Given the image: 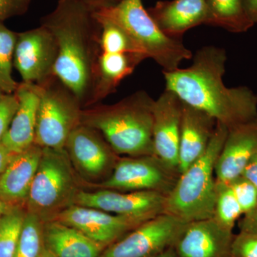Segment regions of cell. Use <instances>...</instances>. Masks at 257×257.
<instances>
[{
    "label": "cell",
    "instance_id": "cell-31",
    "mask_svg": "<svg viewBox=\"0 0 257 257\" xmlns=\"http://www.w3.org/2000/svg\"><path fill=\"white\" fill-rule=\"evenodd\" d=\"M231 254L232 257H257V233L240 231L234 235Z\"/></svg>",
    "mask_w": 257,
    "mask_h": 257
},
{
    "label": "cell",
    "instance_id": "cell-39",
    "mask_svg": "<svg viewBox=\"0 0 257 257\" xmlns=\"http://www.w3.org/2000/svg\"><path fill=\"white\" fill-rule=\"evenodd\" d=\"M155 257H177V255H176L175 250L172 247L170 248V249L167 250L165 252Z\"/></svg>",
    "mask_w": 257,
    "mask_h": 257
},
{
    "label": "cell",
    "instance_id": "cell-3",
    "mask_svg": "<svg viewBox=\"0 0 257 257\" xmlns=\"http://www.w3.org/2000/svg\"><path fill=\"white\" fill-rule=\"evenodd\" d=\"M154 101L145 91H137L114 104L84 108L81 124L99 132L115 153L151 156Z\"/></svg>",
    "mask_w": 257,
    "mask_h": 257
},
{
    "label": "cell",
    "instance_id": "cell-10",
    "mask_svg": "<svg viewBox=\"0 0 257 257\" xmlns=\"http://www.w3.org/2000/svg\"><path fill=\"white\" fill-rule=\"evenodd\" d=\"M57 53L55 37L40 25L17 33L13 64L23 82L40 84L53 75Z\"/></svg>",
    "mask_w": 257,
    "mask_h": 257
},
{
    "label": "cell",
    "instance_id": "cell-18",
    "mask_svg": "<svg viewBox=\"0 0 257 257\" xmlns=\"http://www.w3.org/2000/svg\"><path fill=\"white\" fill-rule=\"evenodd\" d=\"M14 94L19 101L18 109L2 145L15 155L35 144L40 89L37 84L22 82Z\"/></svg>",
    "mask_w": 257,
    "mask_h": 257
},
{
    "label": "cell",
    "instance_id": "cell-2",
    "mask_svg": "<svg viewBox=\"0 0 257 257\" xmlns=\"http://www.w3.org/2000/svg\"><path fill=\"white\" fill-rule=\"evenodd\" d=\"M40 25L57 43L54 74L77 96L84 109L92 106L101 31L94 12L82 0H59Z\"/></svg>",
    "mask_w": 257,
    "mask_h": 257
},
{
    "label": "cell",
    "instance_id": "cell-35",
    "mask_svg": "<svg viewBox=\"0 0 257 257\" xmlns=\"http://www.w3.org/2000/svg\"><path fill=\"white\" fill-rule=\"evenodd\" d=\"M82 1L85 3L91 10L95 12L112 6L116 4L119 0H82Z\"/></svg>",
    "mask_w": 257,
    "mask_h": 257
},
{
    "label": "cell",
    "instance_id": "cell-30",
    "mask_svg": "<svg viewBox=\"0 0 257 257\" xmlns=\"http://www.w3.org/2000/svg\"><path fill=\"white\" fill-rule=\"evenodd\" d=\"M19 106V101L13 94H4L0 98V144L9 130Z\"/></svg>",
    "mask_w": 257,
    "mask_h": 257
},
{
    "label": "cell",
    "instance_id": "cell-13",
    "mask_svg": "<svg viewBox=\"0 0 257 257\" xmlns=\"http://www.w3.org/2000/svg\"><path fill=\"white\" fill-rule=\"evenodd\" d=\"M152 112L154 155L178 173L182 101L175 93L165 89L154 101Z\"/></svg>",
    "mask_w": 257,
    "mask_h": 257
},
{
    "label": "cell",
    "instance_id": "cell-17",
    "mask_svg": "<svg viewBox=\"0 0 257 257\" xmlns=\"http://www.w3.org/2000/svg\"><path fill=\"white\" fill-rule=\"evenodd\" d=\"M147 11L161 31L176 40H182L191 29L207 25V0L160 1Z\"/></svg>",
    "mask_w": 257,
    "mask_h": 257
},
{
    "label": "cell",
    "instance_id": "cell-40",
    "mask_svg": "<svg viewBox=\"0 0 257 257\" xmlns=\"http://www.w3.org/2000/svg\"><path fill=\"white\" fill-rule=\"evenodd\" d=\"M40 257H54V256L50 252V251H48V250L46 248H45L43 253H42L41 256Z\"/></svg>",
    "mask_w": 257,
    "mask_h": 257
},
{
    "label": "cell",
    "instance_id": "cell-41",
    "mask_svg": "<svg viewBox=\"0 0 257 257\" xmlns=\"http://www.w3.org/2000/svg\"><path fill=\"white\" fill-rule=\"evenodd\" d=\"M5 94V93L3 92V90H2L1 89H0V98L2 97V96H3V94Z\"/></svg>",
    "mask_w": 257,
    "mask_h": 257
},
{
    "label": "cell",
    "instance_id": "cell-36",
    "mask_svg": "<svg viewBox=\"0 0 257 257\" xmlns=\"http://www.w3.org/2000/svg\"><path fill=\"white\" fill-rule=\"evenodd\" d=\"M246 15L254 25L257 24V0H242Z\"/></svg>",
    "mask_w": 257,
    "mask_h": 257
},
{
    "label": "cell",
    "instance_id": "cell-26",
    "mask_svg": "<svg viewBox=\"0 0 257 257\" xmlns=\"http://www.w3.org/2000/svg\"><path fill=\"white\" fill-rule=\"evenodd\" d=\"M17 33L0 23V89L5 94H13L19 83L12 75Z\"/></svg>",
    "mask_w": 257,
    "mask_h": 257
},
{
    "label": "cell",
    "instance_id": "cell-20",
    "mask_svg": "<svg viewBox=\"0 0 257 257\" xmlns=\"http://www.w3.org/2000/svg\"><path fill=\"white\" fill-rule=\"evenodd\" d=\"M43 148L39 145L15 154L0 176V199L11 207L28 200L29 193L41 160Z\"/></svg>",
    "mask_w": 257,
    "mask_h": 257
},
{
    "label": "cell",
    "instance_id": "cell-24",
    "mask_svg": "<svg viewBox=\"0 0 257 257\" xmlns=\"http://www.w3.org/2000/svg\"><path fill=\"white\" fill-rule=\"evenodd\" d=\"M44 221L27 211L14 257H40L45 249Z\"/></svg>",
    "mask_w": 257,
    "mask_h": 257
},
{
    "label": "cell",
    "instance_id": "cell-19",
    "mask_svg": "<svg viewBox=\"0 0 257 257\" xmlns=\"http://www.w3.org/2000/svg\"><path fill=\"white\" fill-rule=\"evenodd\" d=\"M216 124V120L209 114L182 102L179 150V175L206 151L215 131Z\"/></svg>",
    "mask_w": 257,
    "mask_h": 257
},
{
    "label": "cell",
    "instance_id": "cell-7",
    "mask_svg": "<svg viewBox=\"0 0 257 257\" xmlns=\"http://www.w3.org/2000/svg\"><path fill=\"white\" fill-rule=\"evenodd\" d=\"M35 144L63 150L69 135L81 124L82 107L78 98L55 74L40 84Z\"/></svg>",
    "mask_w": 257,
    "mask_h": 257
},
{
    "label": "cell",
    "instance_id": "cell-5",
    "mask_svg": "<svg viewBox=\"0 0 257 257\" xmlns=\"http://www.w3.org/2000/svg\"><path fill=\"white\" fill-rule=\"evenodd\" d=\"M99 18L115 24L124 30L137 45L163 69L175 70L192 53L182 40L170 38L157 26L144 8L142 0H119L116 4L94 12Z\"/></svg>",
    "mask_w": 257,
    "mask_h": 257
},
{
    "label": "cell",
    "instance_id": "cell-32",
    "mask_svg": "<svg viewBox=\"0 0 257 257\" xmlns=\"http://www.w3.org/2000/svg\"><path fill=\"white\" fill-rule=\"evenodd\" d=\"M31 0H0V23L13 17L25 14Z\"/></svg>",
    "mask_w": 257,
    "mask_h": 257
},
{
    "label": "cell",
    "instance_id": "cell-12",
    "mask_svg": "<svg viewBox=\"0 0 257 257\" xmlns=\"http://www.w3.org/2000/svg\"><path fill=\"white\" fill-rule=\"evenodd\" d=\"M53 220L78 229L89 239L106 248L149 219L116 215L94 208L73 204L59 213Z\"/></svg>",
    "mask_w": 257,
    "mask_h": 257
},
{
    "label": "cell",
    "instance_id": "cell-28",
    "mask_svg": "<svg viewBox=\"0 0 257 257\" xmlns=\"http://www.w3.org/2000/svg\"><path fill=\"white\" fill-rule=\"evenodd\" d=\"M243 214L239 202L228 184L216 182V197L214 216L226 229L232 231L235 223Z\"/></svg>",
    "mask_w": 257,
    "mask_h": 257
},
{
    "label": "cell",
    "instance_id": "cell-29",
    "mask_svg": "<svg viewBox=\"0 0 257 257\" xmlns=\"http://www.w3.org/2000/svg\"><path fill=\"white\" fill-rule=\"evenodd\" d=\"M239 202L243 214H247L257 205V189L247 179L240 175L228 183Z\"/></svg>",
    "mask_w": 257,
    "mask_h": 257
},
{
    "label": "cell",
    "instance_id": "cell-33",
    "mask_svg": "<svg viewBox=\"0 0 257 257\" xmlns=\"http://www.w3.org/2000/svg\"><path fill=\"white\" fill-rule=\"evenodd\" d=\"M239 229L242 232L257 233V205L253 211L245 214L240 221Z\"/></svg>",
    "mask_w": 257,
    "mask_h": 257
},
{
    "label": "cell",
    "instance_id": "cell-16",
    "mask_svg": "<svg viewBox=\"0 0 257 257\" xmlns=\"http://www.w3.org/2000/svg\"><path fill=\"white\" fill-rule=\"evenodd\" d=\"M110 148L99 132L83 124L74 128L65 145L69 159L90 178L99 177L107 170L112 160Z\"/></svg>",
    "mask_w": 257,
    "mask_h": 257
},
{
    "label": "cell",
    "instance_id": "cell-25",
    "mask_svg": "<svg viewBox=\"0 0 257 257\" xmlns=\"http://www.w3.org/2000/svg\"><path fill=\"white\" fill-rule=\"evenodd\" d=\"M95 17L100 23L101 28V52L143 54L147 57L145 52L123 29L108 20L98 18L96 15Z\"/></svg>",
    "mask_w": 257,
    "mask_h": 257
},
{
    "label": "cell",
    "instance_id": "cell-38",
    "mask_svg": "<svg viewBox=\"0 0 257 257\" xmlns=\"http://www.w3.org/2000/svg\"><path fill=\"white\" fill-rule=\"evenodd\" d=\"M11 207V206L8 205L7 203L3 202V201L0 199V219L8 212V210H9Z\"/></svg>",
    "mask_w": 257,
    "mask_h": 257
},
{
    "label": "cell",
    "instance_id": "cell-14",
    "mask_svg": "<svg viewBox=\"0 0 257 257\" xmlns=\"http://www.w3.org/2000/svg\"><path fill=\"white\" fill-rule=\"evenodd\" d=\"M234 237L211 217L188 223L173 248L177 257H232Z\"/></svg>",
    "mask_w": 257,
    "mask_h": 257
},
{
    "label": "cell",
    "instance_id": "cell-37",
    "mask_svg": "<svg viewBox=\"0 0 257 257\" xmlns=\"http://www.w3.org/2000/svg\"><path fill=\"white\" fill-rule=\"evenodd\" d=\"M14 155L15 154L10 152L6 147L0 144V176L3 175Z\"/></svg>",
    "mask_w": 257,
    "mask_h": 257
},
{
    "label": "cell",
    "instance_id": "cell-27",
    "mask_svg": "<svg viewBox=\"0 0 257 257\" xmlns=\"http://www.w3.org/2000/svg\"><path fill=\"white\" fill-rule=\"evenodd\" d=\"M26 212L12 207L0 219V257H14Z\"/></svg>",
    "mask_w": 257,
    "mask_h": 257
},
{
    "label": "cell",
    "instance_id": "cell-15",
    "mask_svg": "<svg viewBox=\"0 0 257 257\" xmlns=\"http://www.w3.org/2000/svg\"><path fill=\"white\" fill-rule=\"evenodd\" d=\"M257 155V116L228 130L215 166L216 182L228 184Z\"/></svg>",
    "mask_w": 257,
    "mask_h": 257
},
{
    "label": "cell",
    "instance_id": "cell-8",
    "mask_svg": "<svg viewBox=\"0 0 257 257\" xmlns=\"http://www.w3.org/2000/svg\"><path fill=\"white\" fill-rule=\"evenodd\" d=\"M188 222L162 213L104 248L99 257H155L173 247Z\"/></svg>",
    "mask_w": 257,
    "mask_h": 257
},
{
    "label": "cell",
    "instance_id": "cell-22",
    "mask_svg": "<svg viewBox=\"0 0 257 257\" xmlns=\"http://www.w3.org/2000/svg\"><path fill=\"white\" fill-rule=\"evenodd\" d=\"M147 57L138 53L100 52L96 65L92 105L114 93Z\"/></svg>",
    "mask_w": 257,
    "mask_h": 257
},
{
    "label": "cell",
    "instance_id": "cell-34",
    "mask_svg": "<svg viewBox=\"0 0 257 257\" xmlns=\"http://www.w3.org/2000/svg\"><path fill=\"white\" fill-rule=\"evenodd\" d=\"M241 175L250 181L257 189V155L248 162Z\"/></svg>",
    "mask_w": 257,
    "mask_h": 257
},
{
    "label": "cell",
    "instance_id": "cell-1",
    "mask_svg": "<svg viewBox=\"0 0 257 257\" xmlns=\"http://www.w3.org/2000/svg\"><path fill=\"white\" fill-rule=\"evenodd\" d=\"M192 58L187 68L163 71L165 89L228 130L257 116V95L251 89L225 85L223 77L227 57L224 49L203 47Z\"/></svg>",
    "mask_w": 257,
    "mask_h": 257
},
{
    "label": "cell",
    "instance_id": "cell-23",
    "mask_svg": "<svg viewBox=\"0 0 257 257\" xmlns=\"http://www.w3.org/2000/svg\"><path fill=\"white\" fill-rule=\"evenodd\" d=\"M207 25L235 34L247 32L254 26L246 15L242 0H207Z\"/></svg>",
    "mask_w": 257,
    "mask_h": 257
},
{
    "label": "cell",
    "instance_id": "cell-11",
    "mask_svg": "<svg viewBox=\"0 0 257 257\" xmlns=\"http://www.w3.org/2000/svg\"><path fill=\"white\" fill-rule=\"evenodd\" d=\"M167 196L154 191L122 193L111 189L97 192L80 191L73 204L94 208L116 215L150 219L165 213Z\"/></svg>",
    "mask_w": 257,
    "mask_h": 257
},
{
    "label": "cell",
    "instance_id": "cell-9",
    "mask_svg": "<svg viewBox=\"0 0 257 257\" xmlns=\"http://www.w3.org/2000/svg\"><path fill=\"white\" fill-rule=\"evenodd\" d=\"M179 174L171 170L155 155L123 159L115 165L110 177L101 184L115 191H154L167 196Z\"/></svg>",
    "mask_w": 257,
    "mask_h": 257
},
{
    "label": "cell",
    "instance_id": "cell-21",
    "mask_svg": "<svg viewBox=\"0 0 257 257\" xmlns=\"http://www.w3.org/2000/svg\"><path fill=\"white\" fill-rule=\"evenodd\" d=\"M44 241L54 257H99L106 248L78 229L56 220L44 223Z\"/></svg>",
    "mask_w": 257,
    "mask_h": 257
},
{
    "label": "cell",
    "instance_id": "cell-6",
    "mask_svg": "<svg viewBox=\"0 0 257 257\" xmlns=\"http://www.w3.org/2000/svg\"><path fill=\"white\" fill-rule=\"evenodd\" d=\"M68 160L65 149L43 148L26 203L28 211L44 222L53 220L61 211L73 205L78 192Z\"/></svg>",
    "mask_w": 257,
    "mask_h": 257
},
{
    "label": "cell",
    "instance_id": "cell-4",
    "mask_svg": "<svg viewBox=\"0 0 257 257\" xmlns=\"http://www.w3.org/2000/svg\"><path fill=\"white\" fill-rule=\"evenodd\" d=\"M228 128L216 124L215 131L202 156L179 176L166 198L165 213L187 222L214 216L216 197L215 166Z\"/></svg>",
    "mask_w": 257,
    "mask_h": 257
}]
</instances>
